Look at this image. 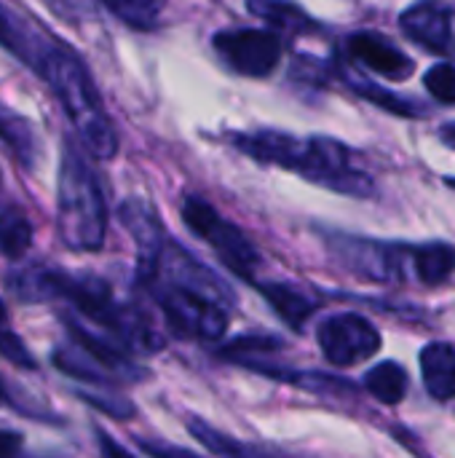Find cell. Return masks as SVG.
Instances as JSON below:
<instances>
[{
    "label": "cell",
    "mask_w": 455,
    "mask_h": 458,
    "mask_svg": "<svg viewBox=\"0 0 455 458\" xmlns=\"http://www.w3.org/2000/svg\"><path fill=\"white\" fill-rule=\"evenodd\" d=\"M56 225L70 250L97 252L107 233V207L97 174L72 142H64L56 191Z\"/></svg>",
    "instance_id": "4"
},
{
    "label": "cell",
    "mask_w": 455,
    "mask_h": 458,
    "mask_svg": "<svg viewBox=\"0 0 455 458\" xmlns=\"http://www.w3.org/2000/svg\"><path fill=\"white\" fill-rule=\"evenodd\" d=\"M121 21L134 30H153L166 0H102Z\"/></svg>",
    "instance_id": "23"
},
{
    "label": "cell",
    "mask_w": 455,
    "mask_h": 458,
    "mask_svg": "<svg viewBox=\"0 0 455 458\" xmlns=\"http://www.w3.org/2000/svg\"><path fill=\"white\" fill-rule=\"evenodd\" d=\"M346 48L357 62H362L365 67H370L383 78L405 81L413 75V59L375 32H354L346 40Z\"/></svg>",
    "instance_id": "13"
},
{
    "label": "cell",
    "mask_w": 455,
    "mask_h": 458,
    "mask_svg": "<svg viewBox=\"0 0 455 458\" xmlns=\"http://www.w3.org/2000/svg\"><path fill=\"white\" fill-rule=\"evenodd\" d=\"M5 330V309H3V301H0V333Z\"/></svg>",
    "instance_id": "33"
},
{
    "label": "cell",
    "mask_w": 455,
    "mask_h": 458,
    "mask_svg": "<svg viewBox=\"0 0 455 458\" xmlns=\"http://www.w3.org/2000/svg\"><path fill=\"white\" fill-rule=\"evenodd\" d=\"M448 185H453V188H455V180H448Z\"/></svg>",
    "instance_id": "35"
},
{
    "label": "cell",
    "mask_w": 455,
    "mask_h": 458,
    "mask_svg": "<svg viewBox=\"0 0 455 458\" xmlns=\"http://www.w3.org/2000/svg\"><path fill=\"white\" fill-rule=\"evenodd\" d=\"M324 242L333 258L341 263V268H346L359 279L394 284L408 276L413 247H400V244H386V242H373L346 233H327Z\"/></svg>",
    "instance_id": "7"
},
{
    "label": "cell",
    "mask_w": 455,
    "mask_h": 458,
    "mask_svg": "<svg viewBox=\"0 0 455 458\" xmlns=\"http://www.w3.org/2000/svg\"><path fill=\"white\" fill-rule=\"evenodd\" d=\"M64 327L70 330V338L78 344V349L94 360L102 370H107L113 378H123V381H137L139 378V368L126 357V352H121L118 346H113L110 341L88 333L86 327H80L75 319L64 317Z\"/></svg>",
    "instance_id": "14"
},
{
    "label": "cell",
    "mask_w": 455,
    "mask_h": 458,
    "mask_svg": "<svg viewBox=\"0 0 455 458\" xmlns=\"http://www.w3.org/2000/svg\"><path fill=\"white\" fill-rule=\"evenodd\" d=\"M153 298L161 306L169 327L182 338L217 341L228 330V306L201 290L153 279Z\"/></svg>",
    "instance_id": "5"
},
{
    "label": "cell",
    "mask_w": 455,
    "mask_h": 458,
    "mask_svg": "<svg viewBox=\"0 0 455 458\" xmlns=\"http://www.w3.org/2000/svg\"><path fill=\"white\" fill-rule=\"evenodd\" d=\"M139 448L150 458H201L185 448L169 445V443H158V440H139Z\"/></svg>",
    "instance_id": "29"
},
{
    "label": "cell",
    "mask_w": 455,
    "mask_h": 458,
    "mask_svg": "<svg viewBox=\"0 0 455 458\" xmlns=\"http://www.w3.org/2000/svg\"><path fill=\"white\" fill-rule=\"evenodd\" d=\"M247 8L255 16L265 19L271 27H276L282 32H290V35L308 32V30L316 27L314 19L303 8H298L295 3H290V0H247Z\"/></svg>",
    "instance_id": "20"
},
{
    "label": "cell",
    "mask_w": 455,
    "mask_h": 458,
    "mask_svg": "<svg viewBox=\"0 0 455 458\" xmlns=\"http://www.w3.org/2000/svg\"><path fill=\"white\" fill-rule=\"evenodd\" d=\"M54 365L72 376V378H80L86 384H94V386H107L113 381V376L107 370H102L94 360H88L80 349L72 352V349H56L54 352Z\"/></svg>",
    "instance_id": "24"
},
{
    "label": "cell",
    "mask_w": 455,
    "mask_h": 458,
    "mask_svg": "<svg viewBox=\"0 0 455 458\" xmlns=\"http://www.w3.org/2000/svg\"><path fill=\"white\" fill-rule=\"evenodd\" d=\"M257 290L263 293V298L274 306V311L292 327L300 330L308 317L314 314L316 303L298 287L292 284H279V282H268V284H257Z\"/></svg>",
    "instance_id": "18"
},
{
    "label": "cell",
    "mask_w": 455,
    "mask_h": 458,
    "mask_svg": "<svg viewBox=\"0 0 455 458\" xmlns=\"http://www.w3.org/2000/svg\"><path fill=\"white\" fill-rule=\"evenodd\" d=\"M54 43L56 40L46 38L38 27H32L16 11L0 3V46L11 51L19 62H24L29 70L40 72Z\"/></svg>",
    "instance_id": "12"
},
{
    "label": "cell",
    "mask_w": 455,
    "mask_h": 458,
    "mask_svg": "<svg viewBox=\"0 0 455 458\" xmlns=\"http://www.w3.org/2000/svg\"><path fill=\"white\" fill-rule=\"evenodd\" d=\"M0 403H3V386H0Z\"/></svg>",
    "instance_id": "34"
},
{
    "label": "cell",
    "mask_w": 455,
    "mask_h": 458,
    "mask_svg": "<svg viewBox=\"0 0 455 458\" xmlns=\"http://www.w3.org/2000/svg\"><path fill=\"white\" fill-rule=\"evenodd\" d=\"M0 354L8 362H13L16 368H24V370H35L38 368L35 357L27 352V346L21 344V338L16 333H11V330H3L0 333Z\"/></svg>",
    "instance_id": "27"
},
{
    "label": "cell",
    "mask_w": 455,
    "mask_h": 458,
    "mask_svg": "<svg viewBox=\"0 0 455 458\" xmlns=\"http://www.w3.org/2000/svg\"><path fill=\"white\" fill-rule=\"evenodd\" d=\"M121 223L126 225V231L131 233L134 244H137V260H139V276L145 282H150L156 276V268L161 263V255L169 244L164 225L156 215V209L142 201V199H129L121 204L118 209Z\"/></svg>",
    "instance_id": "10"
},
{
    "label": "cell",
    "mask_w": 455,
    "mask_h": 458,
    "mask_svg": "<svg viewBox=\"0 0 455 458\" xmlns=\"http://www.w3.org/2000/svg\"><path fill=\"white\" fill-rule=\"evenodd\" d=\"M97 443H99L102 458H134L121 443H115L105 429H97Z\"/></svg>",
    "instance_id": "30"
},
{
    "label": "cell",
    "mask_w": 455,
    "mask_h": 458,
    "mask_svg": "<svg viewBox=\"0 0 455 458\" xmlns=\"http://www.w3.org/2000/svg\"><path fill=\"white\" fill-rule=\"evenodd\" d=\"M424 83L429 89V94L437 99V102H445V105H455V67L442 62V64H434L426 75H424Z\"/></svg>",
    "instance_id": "25"
},
{
    "label": "cell",
    "mask_w": 455,
    "mask_h": 458,
    "mask_svg": "<svg viewBox=\"0 0 455 458\" xmlns=\"http://www.w3.org/2000/svg\"><path fill=\"white\" fill-rule=\"evenodd\" d=\"M0 140L5 142L11 156L24 169H32L38 164L40 142H38V134H35L32 123L27 118H21L19 113L8 110L5 105H0Z\"/></svg>",
    "instance_id": "17"
},
{
    "label": "cell",
    "mask_w": 455,
    "mask_h": 458,
    "mask_svg": "<svg viewBox=\"0 0 455 458\" xmlns=\"http://www.w3.org/2000/svg\"><path fill=\"white\" fill-rule=\"evenodd\" d=\"M38 75L46 78L56 99L62 102L64 113L78 129L83 148L94 158H102V161L113 158L118 150V137L83 62L67 46L54 43Z\"/></svg>",
    "instance_id": "3"
},
{
    "label": "cell",
    "mask_w": 455,
    "mask_h": 458,
    "mask_svg": "<svg viewBox=\"0 0 455 458\" xmlns=\"http://www.w3.org/2000/svg\"><path fill=\"white\" fill-rule=\"evenodd\" d=\"M182 220H185V225L198 239H204L217 252V258L223 260V266H228L241 279H249V282L255 279V271L260 268V252L212 204H206L198 196L185 199V204H182Z\"/></svg>",
    "instance_id": "6"
},
{
    "label": "cell",
    "mask_w": 455,
    "mask_h": 458,
    "mask_svg": "<svg viewBox=\"0 0 455 458\" xmlns=\"http://www.w3.org/2000/svg\"><path fill=\"white\" fill-rule=\"evenodd\" d=\"M421 378L426 392L440 400L448 403L455 400V346L445 341H434L426 344L421 352Z\"/></svg>",
    "instance_id": "15"
},
{
    "label": "cell",
    "mask_w": 455,
    "mask_h": 458,
    "mask_svg": "<svg viewBox=\"0 0 455 458\" xmlns=\"http://www.w3.org/2000/svg\"><path fill=\"white\" fill-rule=\"evenodd\" d=\"M343 81L359 97H365L367 102H373V105H378V107H383V110H389L394 115H402V118H418V115H424V110L418 107V102L405 99L402 94H394V91H389V89H383V86H378V83H373V81L351 72V70H343Z\"/></svg>",
    "instance_id": "21"
},
{
    "label": "cell",
    "mask_w": 455,
    "mask_h": 458,
    "mask_svg": "<svg viewBox=\"0 0 455 458\" xmlns=\"http://www.w3.org/2000/svg\"><path fill=\"white\" fill-rule=\"evenodd\" d=\"M233 145L263 164H276L282 169L298 172L306 180L324 185L346 196H373L375 182L367 172L354 164V153L330 137L298 140L284 131L260 129L252 134H233Z\"/></svg>",
    "instance_id": "1"
},
{
    "label": "cell",
    "mask_w": 455,
    "mask_h": 458,
    "mask_svg": "<svg viewBox=\"0 0 455 458\" xmlns=\"http://www.w3.org/2000/svg\"><path fill=\"white\" fill-rule=\"evenodd\" d=\"M276 349H279V341L274 338H239L231 346H225L223 354L231 360H244L247 354H271Z\"/></svg>",
    "instance_id": "28"
},
{
    "label": "cell",
    "mask_w": 455,
    "mask_h": 458,
    "mask_svg": "<svg viewBox=\"0 0 455 458\" xmlns=\"http://www.w3.org/2000/svg\"><path fill=\"white\" fill-rule=\"evenodd\" d=\"M29 244H32L29 220L16 209H5L0 215V255H5L8 260H16L29 250Z\"/></svg>",
    "instance_id": "22"
},
{
    "label": "cell",
    "mask_w": 455,
    "mask_h": 458,
    "mask_svg": "<svg viewBox=\"0 0 455 458\" xmlns=\"http://www.w3.org/2000/svg\"><path fill=\"white\" fill-rule=\"evenodd\" d=\"M410 271L426 287H440L455 274V247L445 242H432L424 247H413Z\"/></svg>",
    "instance_id": "16"
},
{
    "label": "cell",
    "mask_w": 455,
    "mask_h": 458,
    "mask_svg": "<svg viewBox=\"0 0 455 458\" xmlns=\"http://www.w3.org/2000/svg\"><path fill=\"white\" fill-rule=\"evenodd\" d=\"M405 35H410L418 46L445 54L455 43L453 8L440 0H421L410 5L400 19Z\"/></svg>",
    "instance_id": "11"
},
{
    "label": "cell",
    "mask_w": 455,
    "mask_h": 458,
    "mask_svg": "<svg viewBox=\"0 0 455 458\" xmlns=\"http://www.w3.org/2000/svg\"><path fill=\"white\" fill-rule=\"evenodd\" d=\"M21 451V435L0 429V458H16Z\"/></svg>",
    "instance_id": "31"
},
{
    "label": "cell",
    "mask_w": 455,
    "mask_h": 458,
    "mask_svg": "<svg viewBox=\"0 0 455 458\" xmlns=\"http://www.w3.org/2000/svg\"><path fill=\"white\" fill-rule=\"evenodd\" d=\"M440 140H442L448 148H453L455 150V121L453 123H445V126L440 129Z\"/></svg>",
    "instance_id": "32"
},
{
    "label": "cell",
    "mask_w": 455,
    "mask_h": 458,
    "mask_svg": "<svg viewBox=\"0 0 455 458\" xmlns=\"http://www.w3.org/2000/svg\"><path fill=\"white\" fill-rule=\"evenodd\" d=\"M408 386H410V378L400 362H381L370 368L365 376L367 394L383 405H400L408 397Z\"/></svg>",
    "instance_id": "19"
},
{
    "label": "cell",
    "mask_w": 455,
    "mask_h": 458,
    "mask_svg": "<svg viewBox=\"0 0 455 458\" xmlns=\"http://www.w3.org/2000/svg\"><path fill=\"white\" fill-rule=\"evenodd\" d=\"M316 341L324 360L335 368H354L375 357L381 349V333L375 330V325L354 311L327 317L319 325Z\"/></svg>",
    "instance_id": "9"
},
{
    "label": "cell",
    "mask_w": 455,
    "mask_h": 458,
    "mask_svg": "<svg viewBox=\"0 0 455 458\" xmlns=\"http://www.w3.org/2000/svg\"><path fill=\"white\" fill-rule=\"evenodd\" d=\"M78 397L83 403H88L91 408L113 416V419H131L134 416V405L129 400H123L121 394H97V392H78Z\"/></svg>",
    "instance_id": "26"
},
{
    "label": "cell",
    "mask_w": 455,
    "mask_h": 458,
    "mask_svg": "<svg viewBox=\"0 0 455 458\" xmlns=\"http://www.w3.org/2000/svg\"><path fill=\"white\" fill-rule=\"evenodd\" d=\"M215 51L225 59V64L247 78H265L282 62V38L268 30L239 27L223 30L212 38Z\"/></svg>",
    "instance_id": "8"
},
{
    "label": "cell",
    "mask_w": 455,
    "mask_h": 458,
    "mask_svg": "<svg viewBox=\"0 0 455 458\" xmlns=\"http://www.w3.org/2000/svg\"><path fill=\"white\" fill-rule=\"evenodd\" d=\"M11 293H16L21 301H48V298H64L94 325L105 327L115 338H121L123 346L134 352L153 354L164 346V338L145 322V317L123 303H118L110 293V287L102 279L94 276H67L59 271H32L24 276L11 279Z\"/></svg>",
    "instance_id": "2"
}]
</instances>
